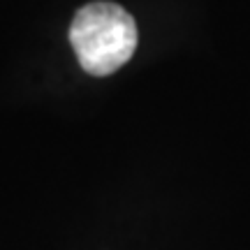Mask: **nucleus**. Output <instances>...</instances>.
<instances>
[{
  "mask_svg": "<svg viewBox=\"0 0 250 250\" xmlns=\"http://www.w3.org/2000/svg\"><path fill=\"white\" fill-rule=\"evenodd\" d=\"M70 42L81 70L93 77H109L137 51V23L116 2H88L74 14Z\"/></svg>",
  "mask_w": 250,
  "mask_h": 250,
  "instance_id": "1",
  "label": "nucleus"
}]
</instances>
